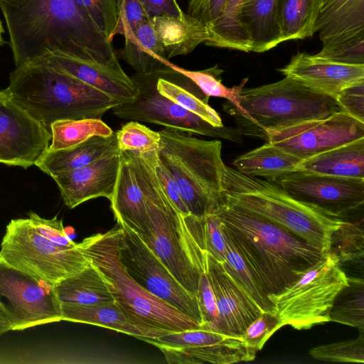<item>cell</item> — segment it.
<instances>
[{
    "instance_id": "6da1fadb",
    "label": "cell",
    "mask_w": 364,
    "mask_h": 364,
    "mask_svg": "<svg viewBox=\"0 0 364 364\" xmlns=\"http://www.w3.org/2000/svg\"><path fill=\"white\" fill-rule=\"evenodd\" d=\"M0 8L16 68L54 53L121 67L112 42L75 0H24L16 7Z\"/></svg>"
},
{
    "instance_id": "7a4b0ae2",
    "label": "cell",
    "mask_w": 364,
    "mask_h": 364,
    "mask_svg": "<svg viewBox=\"0 0 364 364\" xmlns=\"http://www.w3.org/2000/svg\"><path fill=\"white\" fill-rule=\"evenodd\" d=\"M215 213L268 296L281 292L326 254L240 207L224 203Z\"/></svg>"
},
{
    "instance_id": "3957f363",
    "label": "cell",
    "mask_w": 364,
    "mask_h": 364,
    "mask_svg": "<svg viewBox=\"0 0 364 364\" xmlns=\"http://www.w3.org/2000/svg\"><path fill=\"white\" fill-rule=\"evenodd\" d=\"M139 173L148 217L137 234L180 284L196 296L200 275L207 271L203 217L181 213L166 194L154 164L143 160Z\"/></svg>"
},
{
    "instance_id": "277c9868",
    "label": "cell",
    "mask_w": 364,
    "mask_h": 364,
    "mask_svg": "<svg viewBox=\"0 0 364 364\" xmlns=\"http://www.w3.org/2000/svg\"><path fill=\"white\" fill-rule=\"evenodd\" d=\"M120 232L117 224L106 232L85 238L77 247L88 262L100 272L127 319L156 337L200 328L198 322L153 295L129 274L119 257Z\"/></svg>"
},
{
    "instance_id": "5b68a950",
    "label": "cell",
    "mask_w": 364,
    "mask_h": 364,
    "mask_svg": "<svg viewBox=\"0 0 364 364\" xmlns=\"http://www.w3.org/2000/svg\"><path fill=\"white\" fill-rule=\"evenodd\" d=\"M1 92L50 132L57 120L101 119L121 104L75 77L34 64L16 68L10 74L9 85Z\"/></svg>"
},
{
    "instance_id": "8992f818",
    "label": "cell",
    "mask_w": 364,
    "mask_h": 364,
    "mask_svg": "<svg viewBox=\"0 0 364 364\" xmlns=\"http://www.w3.org/2000/svg\"><path fill=\"white\" fill-rule=\"evenodd\" d=\"M224 203L253 213L290 231L323 253L333 233L346 220L301 203L274 182L247 176L225 166Z\"/></svg>"
},
{
    "instance_id": "52a82bcc",
    "label": "cell",
    "mask_w": 364,
    "mask_h": 364,
    "mask_svg": "<svg viewBox=\"0 0 364 364\" xmlns=\"http://www.w3.org/2000/svg\"><path fill=\"white\" fill-rule=\"evenodd\" d=\"M223 109L232 115L240 134L267 141L270 132L328 117L340 110L336 100L289 76L254 88H243L236 105Z\"/></svg>"
},
{
    "instance_id": "ba28073f",
    "label": "cell",
    "mask_w": 364,
    "mask_h": 364,
    "mask_svg": "<svg viewBox=\"0 0 364 364\" xmlns=\"http://www.w3.org/2000/svg\"><path fill=\"white\" fill-rule=\"evenodd\" d=\"M159 132L158 156L176 180L191 214L215 213L224 203L222 143L166 127Z\"/></svg>"
},
{
    "instance_id": "9c48e42d",
    "label": "cell",
    "mask_w": 364,
    "mask_h": 364,
    "mask_svg": "<svg viewBox=\"0 0 364 364\" xmlns=\"http://www.w3.org/2000/svg\"><path fill=\"white\" fill-rule=\"evenodd\" d=\"M341 264L329 251L281 292L268 296L283 326L302 330L330 321L335 299L349 285Z\"/></svg>"
},
{
    "instance_id": "30bf717a",
    "label": "cell",
    "mask_w": 364,
    "mask_h": 364,
    "mask_svg": "<svg viewBox=\"0 0 364 364\" xmlns=\"http://www.w3.org/2000/svg\"><path fill=\"white\" fill-rule=\"evenodd\" d=\"M0 258L52 286L89 265L77 244L73 247L55 245L41 235L29 218L9 223L1 243Z\"/></svg>"
},
{
    "instance_id": "8fae6325",
    "label": "cell",
    "mask_w": 364,
    "mask_h": 364,
    "mask_svg": "<svg viewBox=\"0 0 364 364\" xmlns=\"http://www.w3.org/2000/svg\"><path fill=\"white\" fill-rule=\"evenodd\" d=\"M132 79L138 90L129 102L114 107V114L121 119L163 125L207 136L239 142L237 129L215 127L197 114L186 109L161 95L156 89L157 70L146 74L135 73Z\"/></svg>"
},
{
    "instance_id": "7c38bea8",
    "label": "cell",
    "mask_w": 364,
    "mask_h": 364,
    "mask_svg": "<svg viewBox=\"0 0 364 364\" xmlns=\"http://www.w3.org/2000/svg\"><path fill=\"white\" fill-rule=\"evenodd\" d=\"M117 224L121 228L119 257L129 274L153 295L191 317L201 326L203 320L196 296L180 284L134 231L125 225Z\"/></svg>"
},
{
    "instance_id": "4fadbf2b",
    "label": "cell",
    "mask_w": 364,
    "mask_h": 364,
    "mask_svg": "<svg viewBox=\"0 0 364 364\" xmlns=\"http://www.w3.org/2000/svg\"><path fill=\"white\" fill-rule=\"evenodd\" d=\"M138 338L159 348L168 363L232 364L253 360L257 353L242 337L203 328Z\"/></svg>"
},
{
    "instance_id": "5bb4252c",
    "label": "cell",
    "mask_w": 364,
    "mask_h": 364,
    "mask_svg": "<svg viewBox=\"0 0 364 364\" xmlns=\"http://www.w3.org/2000/svg\"><path fill=\"white\" fill-rule=\"evenodd\" d=\"M0 296L7 299L14 318L12 331L62 321L53 286L14 267L0 258Z\"/></svg>"
},
{
    "instance_id": "9a60e30c",
    "label": "cell",
    "mask_w": 364,
    "mask_h": 364,
    "mask_svg": "<svg viewBox=\"0 0 364 364\" xmlns=\"http://www.w3.org/2000/svg\"><path fill=\"white\" fill-rule=\"evenodd\" d=\"M360 138H364V122L339 110L270 132L266 141L304 160Z\"/></svg>"
},
{
    "instance_id": "2e32d148",
    "label": "cell",
    "mask_w": 364,
    "mask_h": 364,
    "mask_svg": "<svg viewBox=\"0 0 364 364\" xmlns=\"http://www.w3.org/2000/svg\"><path fill=\"white\" fill-rule=\"evenodd\" d=\"M274 183L296 200L341 218L364 203V179L294 171Z\"/></svg>"
},
{
    "instance_id": "e0dca14e",
    "label": "cell",
    "mask_w": 364,
    "mask_h": 364,
    "mask_svg": "<svg viewBox=\"0 0 364 364\" xmlns=\"http://www.w3.org/2000/svg\"><path fill=\"white\" fill-rule=\"evenodd\" d=\"M50 132L6 95L0 97V163L25 168L48 149Z\"/></svg>"
},
{
    "instance_id": "ac0fdd59",
    "label": "cell",
    "mask_w": 364,
    "mask_h": 364,
    "mask_svg": "<svg viewBox=\"0 0 364 364\" xmlns=\"http://www.w3.org/2000/svg\"><path fill=\"white\" fill-rule=\"evenodd\" d=\"M207 274L216 299L220 332L242 337L262 311L235 282L223 264L208 252Z\"/></svg>"
},
{
    "instance_id": "d6986e66",
    "label": "cell",
    "mask_w": 364,
    "mask_h": 364,
    "mask_svg": "<svg viewBox=\"0 0 364 364\" xmlns=\"http://www.w3.org/2000/svg\"><path fill=\"white\" fill-rule=\"evenodd\" d=\"M121 153L105 156L97 161L53 177L65 205L72 209L91 199H110L114 193Z\"/></svg>"
},
{
    "instance_id": "ffe728a7",
    "label": "cell",
    "mask_w": 364,
    "mask_h": 364,
    "mask_svg": "<svg viewBox=\"0 0 364 364\" xmlns=\"http://www.w3.org/2000/svg\"><path fill=\"white\" fill-rule=\"evenodd\" d=\"M31 64L47 66L75 77L120 103L132 100L138 93L132 77L122 67L107 66L59 53L48 54Z\"/></svg>"
},
{
    "instance_id": "44dd1931",
    "label": "cell",
    "mask_w": 364,
    "mask_h": 364,
    "mask_svg": "<svg viewBox=\"0 0 364 364\" xmlns=\"http://www.w3.org/2000/svg\"><path fill=\"white\" fill-rule=\"evenodd\" d=\"M279 71L335 100L345 87L364 80V65L336 63L306 53L293 55Z\"/></svg>"
},
{
    "instance_id": "7402d4cb",
    "label": "cell",
    "mask_w": 364,
    "mask_h": 364,
    "mask_svg": "<svg viewBox=\"0 0 364 364\" xmlns=\"http://www.w3.org/2000/svg\"><path fill=\"white\" fill-rule=\"evenodd\" d=\"M116 132L108 136H95L73 146L48 149L36 166L52 178L88 165L105 156L120 154Z\"/></svg>"
},
{
    "instance_id": "603a6c76",
    "label": "cell",
    "mask_w": 364,
    "mask_h": 364,
    "mask_svg": "<svg viewBox=\"0 0 364 364\" xmlns=\"http://www.w3.org/2000/svg\"><path fill=\"white\" fill-rule=\"evenodd\" d=\"M157 73L156 89L161 95L215 127L224 126L219 114L208 105L210 97L181 73L176 65L169 63Z\"/></svg>"
},
{
    "instance_id": "cb8c5ba5",
    "label": "cell",
    "mask_w": 364,
    "mask_h": 364,
    "mask_svg": "<svg viewBox=\"0 0 364 364\" xmlns=\"http://www.w3.org/2000/svg\"><path fill=\"white\" fill-rule=\"evenodd\" d=\"M278 1L248 0L242 6L240 23L250 52H265L282 43Z\"/></svg>"
},
{
    "instance_id": "d4e9b609",
    "label": "cell",
    "mask_w": 364,
    "mask_h": 364,
    "mask_svg": "<svg viewBox=\"0 0 364 364\" xmlns=\"http://www.w3.org/2000/svg\"><path fill=\"white\" fill-rule=\"evenodd\" d=\"M167 59L187 55L209 38L206 25L188 16L161 14L151 18Z\"/></svg>"
},
{
    "instance_id": "484cf974",
    "label": "cell",
    "mask_w": 364,
    "mask_h": 364,
    "mask_svg": "<svg viewBox=\"0 0 364 364\" xmlns=\"http://www.w3.org/2000/svg\"><path fill=\"white\" fill-rule=\"evenodd\" d=\"M294 171L364 179V138L302 160Z\"/></svg>"
},
{
    "instance_id": "4316f807",
    "label": "cell",
    "mask_w": 364,
    "mask_h": 364,
    "mask_svg": "<svg viewBox=\"0 0 364 364\" xmlns=\"http://www.w3.org/2000/svg\"><path fill=\"white\" fill-rule=\"evenodd\" d=\"M315 31L322 43L364 33V0H323Z\"/></svg>"
},
{
    "instance_id": "83f0119b",
    "label": "cell",
    "mask_w": 364,
    "mask_h": 364,
    "mask_svg": "<svg viewBox=\"0 0 364 364\" xmlns=\"http://www.w3.org/2000/svg\"><path fill=\"white\" fill-rule=\"evenodd\" d=\"M124 38V45L119 52L120 57L136 73H153L169 63L151 18Z\"/></svg>"
},
{
    "instance_id": "f1b7e54d",
    "label": "cell",
    "mask_w": 364,
    "mask_h": 364,
    "mask_svg": "<svg viewBox=\"0 0 364 364\" xmlns=\"http://www.w3.org/2000/svg\"><path fill=\"white\" fill-rule=\"evenodd\" d=\"M60 309L62 321L101 326L136 338H157L132 323L115 301L95 305L60 303Z\"/></svg>"
},
{
    "instance_id": "f546056e",
    "label": "cell",
    "mask_w": 364,
    "mask_h": 364,
    "mask_svg": "<svg viewBox=\"0 0 364 364\" xmlns=\"http://www.w3.org/2000/svg\"><path fill=\"white\" fill-rule=\"evenodd\" d=\"M302 161L269 142L240 155L233 161L238 171L272 182L294 172Z\"/></svg>"
},
{
    "instance_id": "4dcf8cb0",
    "label": "cell",
    "mask_w": 364,
    "mask_h": 364,
    "mask_svg": "<svg viewBox=\"0 0 364 364\" xmlns=\"http://www.w3.org/2000/svg\"><path fill=\"white\" fill-rule=\"evenodd\" d=\"M60 303L95 305L114 301L105 281L96 267L89 265L53 286Z\"/></svg>"
},
{
    "instance_id": "1f68e13d",
    "label": "cell",
    "mask_w": 364,
    "mask_h": 364,
    "mask_svg": "<svg viewBox=\"0 0 364 364\" xmlns=\"http://www.w3.org/2000/svg\"><path fill=\"white\" fill-rule=\"evenodd\" d=\"M323 1L279 0L278 21L282 42L314 36Z\"/></svg>"
},
{
    "instance_id": "d6a6232c",
    "label": "cell",
    "mask_w": 364,
    "mask_h": 364,
    "mask_svg": "<svg viewBox=\"0 0 364 364\" xmlns=\"http://www.w3.org/2000/svg\"><path fill=\"white\" fill-rule=\"evenodd\" d=\"M248 0H227L217 18L207 26L209 32L205 45L250 52L240 23V12Z\"/></svg>"
},
{
    "instance_id": "836d02e7",
    "label": "cell",
    "mask_w": 364,
    "mask_h": 364,
    "mask_svg": "<svg viewBox=\"0 0 364 364\" xmlns=\"http://www.w3.org/2000/svg\"><path fill=\"white\" fill-rule=\"evenodd\" d=\"M222 228L226 244V258L222 263L225 269L262 311L274 310L260 281L223 225Z\"/></svg>"
},
{
    "instance_id": "e575fe53",
    "label": "cell",
    "mask_w": 364,
    "mask_h": 364,
    "mask_svg": "<svg viewBox=\"0 0 364 364\" xmlns=\"http://www.w3.org/2000/svg\"><path fill=\"white\" fill-rule=\"evenodd\" d=\"M113 132L100 118L57 120L50 125L51 143L48 149L69 148L92 136H108Z\"/></svg>"
},
{
    "instance_id": "d590c367",
    "label": "cell",
    "mask_w": 364,
    "mask_h": 364,
    "mask_svg": "<svg viewBox=\"0 0 364 364\" xmlns=\"http://www.w3.org/2000/svg\"><path fill=\"white\" fill-rule=\"evenodd\" d=\"M345 297L334 301L330 311V321L364 328V282L363 279L349 277V285L343 289Z\"/></svg>"
},
{
    "instance_id": "8d00e7d4",
    "label": "cell",
    "mask_w": 364,
    "mask_h": 364,
    "mask_svg": "<svg viewBox=\"0 0 364 364\" xmlns=\"http://www.w3.org/2000/svg\"><path fill=\"white\" fill-rule=\"evenodd\" d=\"M183 74L189 77L208 97H218L226 99L236 105L240 93L244 88L248 78H244L239 85L228 87L222 83L221 74L223 70L218 65L201 70H189L176 66Z\"/></svg>"
},
{
    "instance_id": "74e56055",
    "label": "cell",
    "mask_w": 364,
    "mask_h": 364,
    "mask_svg": "<svg viewBox=\"0 0 364 364\" xmlns=\"http://www.w3.org/2000/svg\"><path fill=\"white\" fill-rule=\"evenodd\" d=\"M363 220L361 222L345 223L332 235L330 252L341 264L363 259L364 255Z\"/></svg>"
},
{
    "instance_id": "f35d334b",
    "label": "cell",
    "mask_w": 364,
    "mask_h": 364,
    "mask_svg": "<svg viewBox=\"0 0 364 364\" xmlns=\"http://www.w3.org/2000/svg\"><path fill=\"white\" fill-rule=\"evenodd\" d=\"M97 29L112 42L117 28L122 0H75Z\"/></svg>"
},
{
    "instance_id": "ab89813d",
    "label": "cell",
    "mask_w": 364,
    "mask_h": 364,
    "mask_svg": "<svg viewBox=\"0 0 364 364\" xmlns=\"http://www.w3.org/2000/svg\"><path fill=\"white\" fill-rule=\"evenodd\" d=\"M316 55L336 63L364 65V33L323 42Z\"/></svg>"
},
{
    "instance_id": "60d3db41",
    "label": "cell",
    "mask_w": 364,
    "mask_h": 364,
    "mask_svg": "<svg viewBox=\"0 0 364 364\" xmlns=\"http://www.w3.org/2000/svg\"><path fill=\"white\" fill-rule=\"evenodd\" d=\"M117 140L121 151H134L139 154L158 151L160 134L140 124L132 121L124 124L116 132Z\"/></svg>"
},
{
    "instance_id": "b9f144b4",
    "label": "cell",
    "mask_w": 364,
    "mask_h": 364,
    "mask_svg": "<svg viewBox=\"0 0 364 364\" xmlns=\"http://www.w3.org/2000/svg\"><path fill=\"white\" fill-rule=\"evenodd\" d=\"M355 339L328 343L309 350V355L323 361L339 363H364L363 331Z\"/></svg>"
},
{
    "instance_id": "7bdbcfd3",
    "label": "cell",
    "mask_w": 364,
    "mask_h": 364,
    "mask_svg": "<svg viewBox=\"0 0 364 364\" xmlns=\"http://www.w3.org/2000/svg\"><path fill=\"white\" fill-rule=\"evenodd\" d=\"M282 326L278 314L274 310L262 311L248 326L242 337L249 347L257 352L263 348L272 334Z\"/></svg>"
},
{
    "instance_id": "ee69618b",
    "label": "cell",
    "mask_w": 364,
    "mask_h": 364,
    "mask_svg": "<svg viewBox=\"0 0 364 364\" xmlns=\"http://www.w3.org/2000/svg\"><path fill=\"white\" fill-rule=\"evenodd\" d=\"M196 298L203 320L200 328L220 332V319L216 299L207 271L200 275Z\"/></svg>"
},
{
    "instance_id": "f6af8a7d",
    "label": "cell",
    "mask_w": 364,
    "mask_h": 364,
    "mask_svg": "<svg viewBox=\"0 0 364 364\" xmlns=\"http://www.w3.org/2000/svg\"><path fill=\"white\" fill-rule=\"evenodd\" d=\"M203 231L207 252L221 262L226 258V244L221 220L215 213L203 217Z\"/></svg>"
},
{
    "instance_id": "bcb514c9",
    "label": "cell",
    "mask_w": 364,
    "mask_h": 364,
    "mask_svg": "<svg viewBox=\"0 0 364 364\" xmlns=\"http://www.w3.org/2000/svg\"><path fill=\"white\" fill-rule=\"evenodd\" d=\"M28 216L36 230L50 242L64 247L77 246V243L73 241L66 234L63 220H58L57 216L52 219H46L32 211L29 212Z\"/></svg>"
},
{
    "instance_id": "7dc6e473",
    "label": "cell",
    "mask_w": 364,
    "mask_h": 364,
    "mask_svg": "<svg viewBox=\"0 0 364 364\" xmlns=\"http://www.w3.org/2000/svg\"><path fill=\"white\" fill-rule=\"evenodd\" d=\"M150 18L141 0H122L120 16L115 36H124Z\"/></svg>"
},
{
    "instance_id": "c3c4849f",
    "label": "cell",
    "mask_w": 364,
    "mask_h": 364,
    "mask_svg": "<svg viewBox=\"0 0 364 364\" xmlns=\"http://www.w3.org/2000/svg\"><path fill=\"white\" fill-rule=\"evenodd\" d=\"M336 101L340 110L364 122V80L343 89Z\"/></svg>"
},
{
    "instance_id": "681fc988",
    "label": "cell",
    "mask_w": 364,
    "mask_h": 364,
    "mask_svg": "<svg viewBox=\"0 0 364 364\" xmlns=\"http://www.w3.org/2000/svg\"><path fill=\"white\" fill-rule=\"evenodd\" d=\"M152 159L156 175L167 196L181 213L185 215L190 214L182 198L176 180L169 171L161 162L158 156V151L153 152Z\"/></svg>"
},
{
    "instance_id": "f907efd6",
    "label": "cell",
    "mask_w": 364,
    "mask_h": 364,
    "mask_svg": "<svg viewBox=\"0 0 364 364\" xmlns=\"http://www.w3.org/2000/svg\"><path fill=\"white\" fill-rule=\"evenodd\" d=\"M227 0H188L186 14L208 26L213 21Z\"/></svg>"
},
{
    "instance_id": "816d5d0a",
    "label": "cell",
    "mask_w": 364,
    "mask_h": 364,
    "mask_svg": "<svg viewBox=\"0 0 364 364\" xmlns=\"http://www.w3.org/2000/svg\"><path fill=\"white\" fill-rule=\"evenodd\" d=\"M144 7L150 18L167 14L183 18L186 16L177 0H141Z\"/></svg>"
},
{
    "instance_id": "f5cc1de1",
    "label": "cell",
    "mask_w": 364,
    "mask_h": 364,
    "mask_svg": "<svg viewBox=\"0 0 364 364\" xmlns=\"http://www.w3.org/2000/svg\"><path fill=\"white\" fill-rule=\"evenodd\" d=\"M14 326V318L7 304H4L0 299V336L12 331Z\"/></svg>"
},
{
    "instance_id": "db71d44e",
    "label": "cell",
    "mask_w": 364,
    "mask_h": 364,
    "mask_svg": "<svg viewBox=\"0 0 364 364\" xmlns=\"http://www.w3.org/2000/svg\"><path fill=\"white\" fill-rule=\"evenodd\" d=\"M24 0H0V4L16 7L21 5Z\"/></svg>"
},
{
    "instance_id": "11a10c76",
    "label": "cell",
    "mask_w": 364,
    "mask_h": 364,
    "mask_svg": "<svg viewBox=\"0 0 364 364\" xmlns=\"http://www.w3.org/2000/svg\"><path fill=\"white\" fill-rule=\"evenodd\" d=\"M4 33V29L3 26V23L1 20L0 19V46L5 43V41L3 38V33Z\"/></svg>"
},
{
    "instance_id": "9f6ffc18",
    "label": "cell",
    "mask_w": 364,
    "mask_h": 364,
    "mask_svg": "<svg viewBox=\"0 0 364 364\" xmlns=\"http://www.w3.org/2000/svg\"><path fill=\"white\" fill-rule=\"evenodd\" d=\"M5 95L1 91L0 92V97H4Z\"/></svg>"
}]
</instances>
